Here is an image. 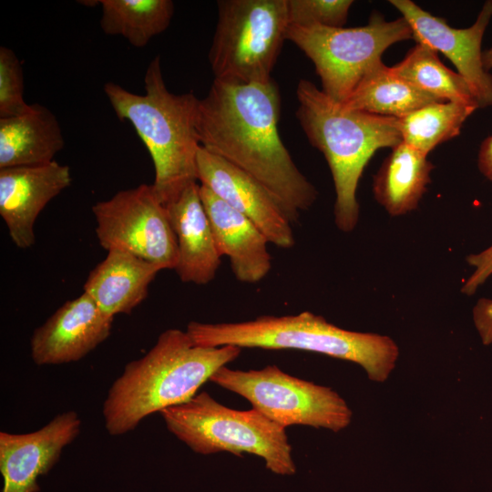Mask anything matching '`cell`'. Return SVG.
Wrapping results in <instances>:
<instances>
[{
  "label": "cell",
  "mask_w": 492,
  "mask_h": 492,
  "mask_svg": "<svg viewBox=\"0 0 492 492\" xmlns=\"http://www.w3.org/2000/svg\"><path fill=\"white\" fill-rule=\"evenodd\" d=\"M280 113L281 96L272 78L251 84L214 79L199 101L197 132L203 149L256 179L295 223L318 192L280 138Z\"/></svg>",
  "instance_id": "6da1fadb"
},
{
  "label": "cell",
  "mask_w": 492,
  "mask_h": 492,
  "mask_svg": "<svg viewBox=\"0 0 492 492\" xmlns=\"http://www.w3.org/2000/svg\"><path fill=\"white\" fill-rule=\"evenodd\" d=\"M241 348L193 343L188 333L168 329L141 358L128 363L103 404L105 427L111 436L134 430L147 416L188 402Z\"/></svg>",
  "instance_id": "7a4b0ae2"
},
{
  "label": "cell",
  "mask_w": 492,
  "mask_h": 492,
  "mask_svg": "<svg viewBox=\"0 0 492 492\" xmlns=\"http://www.w3.org/2000/svg\"><path fill=\"white\" fill-rule=\"evenodd\" d=\"M144 87L145 93L138 95L107 82L104 92L117 117L128 121L146 146L155 169L154 193L166 205L199 181L200 98L192 92L176 95L168 89L159 56L148 66Z\"/></svg>",
  "instance_id": "3957f363"
},
{
  "label": "cell",
  "mask_w": 492,
  "mask_h": 492,
  "mask_svg": "<svg viewBox=\"0 0 492 492\" xmlns=\"http://www.w3.org/2000/svg\"><path fill=\"white\" fill-rule=\"evenodd\" d=\"M296 97V118L332 173L335 225L350 232L359 220L356 190L366 164L378 149H393L402 141L396 118L346 108L307 79L298 82Z\"/></svg>",
  "instance_id": "277c9868"
},
{
  "label": "cell",
  "mask_w": 492,
  "mask_h": 492,
  "mask_svg": "<svg viewBox=\"0 0 492 492\" xmlns=\"http://www.w3.org/2000/svg\"><path fill=\"white\" fill-rule=\"evenodd\" d=\"M186 332L200 346L294 349L325 354L359 364L374 382L388 378L399 355L398 346L386 335L348 331L310 312L263 315L240 323L192 321Z\"/></svg>",
  "instance_id": "5b68a950"
},
{
  "label": "cell",
  "mask_w": 492,
  "mask_h": 492,
  "mask_svg": "<svg viewBox=\"0 0 492 492\" xmlns=\"http://www.w3.org/2000/svg\"><path fill=\"white\" fill-rule=\"evenodd\" d=\"M159 414L168 430L195 453H246L261 457L276 474L295 472L285 428L254 408L232 409L201 392Z\"/></svg>",
  "instance_id": "8992f818"
},
{
  "label": "cell",
  "mask_w": 492,
  "mask_h": 492,
  "mask_svg": "<svg viewBox=\"0 0 492 492\" xmlns=\"http://www.w3.org/2000/svg\"><path fill=\"white\" fill-rule=\"evenodd\" d=\"M209 51L214 79L263 83L287 40V0H220Z\"/></svg>",
  "instance_id": "52a82bcc"
},
{
  "label": "cell",
  "mask_w": 492,
  "mask_h": 492,
  "mask_svg": "<svg viewBox=\"0 0 492 492\" xmlns=\"http://www.w3.org/2000/svg\"><path fill=\"white\" fill-rule=\"evenodd\" d=\"M413 38V30L403 16L386 21L378 12L363 26L289 25L287 31V40L313 61L322 91L340 104L382 62V55L390 46Z\"/></svg>",
  "instance_id": "ba28073f"
},
{
  "label": "cell",
  "mask_w": 492,
  "mask_h": 492,
  "mask_svg": "<svg viewBox=\"0 0 492 492\" xmlns=\"http://www.w3.org/2000/svg\"><path fill=\"white\" fill-rule=\"evenodd\" d=\"M210 381L244 397L283 428L301 425L339 432L352 420V410L332 388L290 375L274 364L248 371L225 365Z\"/></svg>",
  "instance_id": "9c48e42d"
},
{
  "label": "cell",
  "mask_w": 492,
  "mask_h": 492,
  "mask_svg": "<svg viewBox=\"0 0 492 492\" xmlns=\"http://www.w3.org/2000/svg\"><path fill=\"white\" fill-rule=\"evenodd\" d=\"M96 234L102 248L120 250L149 261L161 270L175 269L176 236L168 210L152 185L118 191L92 206Z\"/></svg>",
  "instance_id": "30bf717a"
},
{
  "label": "cell",
  "mask_w": 492,
  "mask_h": 492,
  "mask_svg": "<svg viewBox=\"0 0 492 492\" xmlns=\"http://www.w3.org/2000/svg\"><path fill=\"white\" fill-rule=\"evenodd\" d=\"M409 23L416 43L443 53L469 85L478 108L492 106V75L483 65L481 45L492 17V1H486L475 23L463 29L450 26L411 0H391Z\"/></svg>",
  "instance_id": "8fae6325"
},
{
  "label": "cell",
  "mask_w": 492,
  "mask_h": 492,
  "mask_svg": "<svg viewBox=\"0 0 492 492\" xmlns=\"http://www.w3.org/2000/svg\"><path fill=\"white\" fill-rule=\"evenodd\" d=\"M197 170L200 184L251 220L270 243L282 249L294 245L292 223L285 209L256 179L201 146Z\"/></svg>",
  "instance_id": "7c38bea8"
},
{
  "label": "cell",
  "mask_w": 492,
  "mask_h": 492,
  "mask_svg": "<svg viewBox=\"0 0 492 492\" xmlns=\"http://www.w3.org/2000/svg\"><path fill=\"white\" fill-rule=\"evenodd\" d=\"M81 420L75 411L58 414L46 425L27 434L0 433L3 492H38L39 477L59 460L63 449L79 435Z\"/></svg>",
  "instance_id": "4fadbf2b"
},
{
  "label": "cell",
  "mask_w": 492,
  "mask_h": 492,
  "mask_svg": "<svg viewBox=\"0 0 492 492\" xmlns=\"http://www.w3.org/2000/svg\"><path fill=\"white\" fill-rule=\"evenodd\" d=\"M113 320L83 292L35 329L30 340L32 360L37 365L79 361L109 336Z\"/></svg>",
  "instance_id": "5bb4252c"
},
{
  "label": "cell",
  "mask_w": 492,
  "mask_h": 492,
  "mask_svg": "<svg viewBox=\"0 0 492 492\" xmlns=\"http://www.w3.org/2000/svg\"><path fill=\"white\" fill-rule=\"evenodd\" d=\"M71 182L70 168L56 160L0 169V215L15 246L26 249L34 245L38 215Z\"/></svg>",
  "instance_id": "9a60e30c"
},
{
  "label": "cell",
  "mask_w": 492,
  "mask_h": 492,
  "mask_svg": "<svg viewBox=\"0 0 492 492\" xmlns=\"http://www.w3.org/2000/svg\"><path fill=\"white\" fill-rule=\"evenodd\" d=\"M200 192L218 251L228 257L235 278L243 283L261 282L272 269L266 236L206 187L200 185Z\"/></svg>",
  "instance_id": "2e32d148"
},
{
  "label": "cell",
  "mask_w": 492,
  "mask_h": 492,
  "mask_svg": "<svg viewBox=\"0 0 492 492\" xmlns=\"http://www.w3.org/2000/svg\"><path fill=\"white\" fill-rule=\"evenodd\" d=\"M200 184L188 186L166 204L178 247L175 271L183 282H210L220 265L211 226L200 198Z\"/></svg>",
  "instance_id": "e0dca14e"
},
{
  "label": "cell",
  "mask_w": 492,
  "mask_h": 492,
  "mask_svg": "<svg viewBox=\"0 0 492 492\" xmlns=\"http://www.w3.org/2000/svg\"><path fill=\"white\" fill-rule=\"evenodd\" d=\"M160 271L159 266L131 253L110 250L90 272L84 292L110 316L130 313L146 299L149 284Z\"/></svg>",
  "instance_id": "ac0fdd59"
},
{
  "label": "cell",
  "mask_w": 492,
  "mask_h": 492,
  "mask_svg": "<svg viewBox=\"0 0 492 492\" xmlns=\"http://www.w3.org/2000/svg\"><path fill=\"white\" fill-rule=\"evenodd\" d=\"M65 139L56 115L41 104L26 113L0 118V169L55 161Z\"/></svg>",
  "instance_id": "d6986e66"
},
{
  "label": "cell",
  "mask_w": 492,
  "mask_h": 492,
  "mask_svg": "<svg viewBox=\"0 0 492 492\" xmlns=\"http://www.w3.org/2000/svg\"><path fill=\"white\" fill-rule=\"evenodd\" d=\"M433 169L427 155L401 141L392 149L374 178L376 201L391 216L415 210L430 183Z\"/></svg>",
  "instance_id": "ffe728a7"
},
{
  "label": "cell",
  "mask_w": 492,
  "mask_h": 492,
  "mask_svg": "<svg viewBox=\"0 0 492 492\" xmlns=\"http://www.w3.org/2000/svg\"><path fill=\"white\" fill-rule=\"evenodd\" d=\"M435 102H443L398 77L383 62L373 67L342 105L374 115L401 118Z\"/></svg>",
  "instance_id": "44dd1931"
},
{
  "label": "cell",
  "mask_w": 492,
  "mask_h": 492,
  "mask_svg": "<svg viewBox=\"0 0 492 492\" xmlns=\"http://www.w3.org/2000/svg\"><path fill=\"white\" fill-rule=\"evenodd\" d=\"M100 26L110 36H121L135 47H144L164 32L174 15L171 0H99Z\"/></svg>",
  "instance_id": "7402d4cb"
},
{
  "label": "cell",
  "mask_w": 492,
  "mask_h": 492,
  "mask_svg": "<svg viewBox=\"0 0 492 492\" xmlns=\"http://www.w3.org/2000/svg\"><path fill=\"white\" fill-rule=\"evenodd\" d=\"M390 68L398 77L443 102L462 103L478 108L464 77L446 67L437 52L425 43H416L402 61Z\"/></svg>",
  "instance_id": "603a6c76"
},
{
  "label": "cell",
  "mask_w": 492,
  "mask_h": 492,
  "mask_svg": "<svg viewBox=\"0 0 492 492\" xmlns=\"http://www.w3.org/2000/svg\"><path fill=\"white\" fill-rule=\"evenodd\" d=\"M477 109L456 102H435L396 118L402 141L428 155L436 146L457 137Z\"/></svg>",
  "instance_id": "cb8c5ba5"
},
{
  "label": "cell",
  "mask_w": 492,
  "mask_h": 492,
  "mask_svg": "<svg viewBox=\"0 0 492 492\" xmlns=\"http://www.w3.org/2000/svg\"><path fill=\"white\" fill-rule=\"evenodd\" d=\"M352 0H287L290 25L342 27Z\"/></svg>",
  "instance_id": "d4e9b609"
},
{
  "label": "cell",
  "mask_w": 492,
  "mask_h": 492,
  "mask_svg": "<svg viewBox=\"0 0 492 492\" xmlns=\"http://www.w3.org/2000/svg\"><path fill=\"white\" fill-rule=\"evenodd\" d=\"M31 105L24 99V74L15 53L0 47V118L22 115Z\"/></svg>",
  "instance_id": "484cf974"
},
{
  "label": "cell",
  "mask_w": 492,
  "mask_h": 492,
  "mask_svg": "<svg viewBox=\"0 0 492 492\" xmlns=\"http://www.w3.org/2000/svg\"><path fill=\"white\" fill-rule=\"evenodd\" d=\"M466 261L474 267V272L465 282L461 292L470 296L492 275V245L478 253L468 255Z\"/></svg>",
  "instance_id": "4316f807"
},
{
  "label": "cell",
  "mask_w": 492,
  "mask_h": 492,
  "mask_svg": "<svg viewBox=\"0 0 492 492\" xmlns=\"http://www.w3.org/2000/svg\"><path fill=\"white\" fill-rule=\"evenodd\" d=\"M473 321L484 344L492 343V300L481 298L473 309Z\"/></svg>",
  "instance_id": "83f0119b"
},
{
  "label": "cell",
  "mask_w": 492,
  "mask_h": 492,
  "mask_svg": "<svg viewBox=\"0 0 492 492\" xmlns=\"http://www.w3.org/2000/svg\"><path fill=\"white\" fill-rule=\"evenodd\" d=\"M477 166L480 172L492 182V135L486 138L480 145Z\"/></svg>",
  "instance_id": "f1b7e54d"
},
{
  "label": "cell",
  "mask_w": 492,
  "mask_h": 492,
  "mask_svg": "<svg viewBox=\"0 0 492 492\" xmlns=\"http://www.w3.org/2000/svg\"><path fill=\"white\" fill-rule=\"evenodd\" d=\"M484 67L487 71L492 68V46L482 54Z\"/></svg>",
  "instance_id": "f546056e"
}]
</instances>
